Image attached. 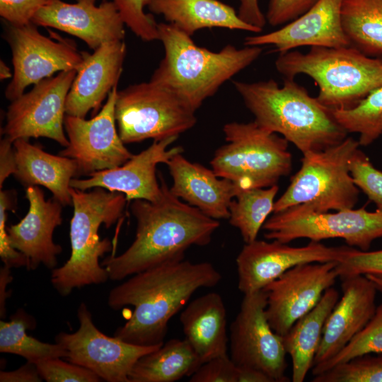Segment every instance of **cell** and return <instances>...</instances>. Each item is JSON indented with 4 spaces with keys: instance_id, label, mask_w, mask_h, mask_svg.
Returning a JSON list of instances; mask_svg holds the SVG:
<instances>
[{
    "instance_id": "cell-1",
    "label": "cell",
    "mask_w": 382,
    "mask_h": 382,
    "mask_svg": "<svg viewBox=\"0 0 382 382\" xmlns=\"http://www.w3.org/2000/svg\"><path fill=\"white\" fill-rule=\"evenodd\" d=\"M222 277L210 262L181 259L133 274L109 293L113 310L134 306L129 320L114 336L140 346L163 343L170 320L201 288L217 285Z\"/></svg>"
},
{
    "instance_id": "cell-2",
    "label": "cell",
    "mask_w": 382,
    "mask_h": 382,
    "mask_svg": "<svg viewBox=\"0 0 382 382\" xmlns=\"http://www.w3.org/2000/svg\"><path fill=\"white\" fill-rule=\"evenodd\" d=\"M161 197L156 202L134 199L130 210L137 221L135 238L122 254L105 258L109 279L120 281L161 264L185 258L192 245H208L219 220L174 196L161 173Z\"/></svg>"
},
{
    "instance_id": "cell-3",
    "label": "cell",
    "mask_w": 382,
    "mask_h": 382,
    "mask_svg": "<svg viewBox=\"0 0 382 382\" xmlns=\"http://www.w3.org/2000/svg\"><path fill=\"white\" fill-rule=\"evenodd\" d=\"M233 83L254 121L282 135L303 154L323 151L347 137L332 110L294 79H285L282 86L273 79Z\"/></svg>"
},
{
    "instance_id": "cell-4",
    "label": "cell",
    "mask_w": 382,
    "mask_h": 382,
    "mask_svg": "<svg viewBox=\"0 0 382 382\" xmlns=\"http://www.w3.org/2000/svg\"><path fill=\"white\" fill-rule=\"evenodd\" d=\"M158 30L165 54L150 80L172 91L195 112L262 52L260 46L232 45L213 52L197 45L191 36L172 24L158 23Z\"/></svg>"
},
{
    "instance_id": "cell-5",
    "label": "cell",
    "mask_w": 382,
    "mask_h": 382,
    "mask_svg": "<svg viewBox=\"0 0 382 382\" xmlns=\"http://www.w3.org/2000/svg\"><path fill=\"white\" fill-rule=\"evenodd\" d=\"M88 191L71 187L74 207L70 221L71 255L61 267L52 270L51 283L63 296L74 289L107 282V270L99 262L104 254L112 250L108 238L100 239V226L110 228L120 219L127 199L123 193L101 187Z\"/></svg>"
},
{
    "instance_id": "cell-6",
    "label": "cell",
    "mask_w": 382,
    "mask_h": 382,
    "mask_svg": "<svg viewBox=\"0 0 382 382\" xmlns=\"http://www.w3.org/2000/svg\"><path fill=\"white\" fill-rule=\"evenodd\" d=\"M275 68L285 79L298 74L312 78L319 88L316 98L332 111L352 109L382 87V57L366 56L351 46L281 53Z\"/></svg>"
},
{
    "instance_id": "cell-7",
    "label": "cell",
    "mask_w": 382,
    "mask_h": 382,
    "mask_svg": "<svg viewBox=\"0 0 382 382\" xmlns=\"http://www.w3.org/2000/svg\"><path fill=\"white\" fill-rule=\"evenodd\" d=\"M226 143L210 161L215 174L231 180L238 191L278 185L292 170L289 141L255 121L224 125Z\"/></svg>"
},
{
    "instance_id": "cell-8",
    "label": "cell",
    "mask_w": 382,
    "mask_h": 382,
    "mask_svg": "<svg viewBox=\"0 0 382 382\" xmlns=\"http://www.w3.org/2000/svg\"><path fill=\"white\" fill-rule=\"evenodd\" d=\"M359 146L358 140L347 137L323 151L303 154L300 169L275 201L272 214L299 204L320 212L354 208L360 190L351 175L350 163Z\"/></svg>"
},
{
    "instance_id": "cell-9",
    "label": "cell",
    "mask_w": 382,
    "mask_h": 382,
    "mask_svg": "<svg viewBox=\"0 0 382 382\" xmlns=\"http://www.w3.org/2000/svg\"><path fill=\"white\" fill-rule=\"evenodd\" d=\"M115 115L124 144L179 137L197 123L195 111L172 91L151 80L118 91Z\"/></svg>"
},
{
    "instance_id": "cell-10",
    "label": "cell",
    "mask_w": 382,
    "mask_h": 382,
    "mask_svg": "<svg viewBox=\"0 0 382 382\" xmlns=\"http://www.w3.org/2000/svg\"><path fill=\"white\" fill-rule=\"evenodd\" d=\"M262 229L266 239L284 243L299 238L316 242L342 238L349 246L367 251L374 241L382 238V210L361 207L320 212L299 204L273 213Z\"/></svg>"
},
{
    "instance_id": "cell-11",
    "label": "cell",
    "mask_w": 382,
    "mask_h": 382,
    "mask_svg": "<svg viewBox=\"0 0 382 382\" xmlns=\"http://www.w3.org/2000/svg\"><path fill=\"white\" fill-rule=\"evenodd\" d=\"M52 33V37L41 34L33 23L6 27L4 36L11 50L13 67L12 79L5 90L8 100L55 73L77 71L81 66L83 52L79 51L75 42Z\"/></svg>"
},
{
    "instance_id": "cell-12",
    "label": "cell",
    "mask_w": 382,
    "mask_h": 382,
    "mask_svg": "<svg viewBox=\"0 0 382 382\" xmlns=\"http://www.w3.org/2000/svg\"><path fill=\"white\" fill-rule=\"evenodd\" d=\"M76 74V70L59 72L11 101L1 129L4 137L12 142L18 139L45 137L66 147V100Z\"/></svg>"
},
{
    "instance_id": "cell-13",
    "label": "cell",
    "mask_w": 382,
    "mask_h": 382,
    "mask_svg": "<svg viewBox=\"0 0 382 382\" xmlns=\"http://www.w3.org/2000/svg\"><path fill=\"white\" fill-rule=\"evenodd\" d=\"M266 306L267 296L263 289L244 294L240 310L231 325L230 358L237 366L265 373L273 382H287V354L282 336L269 324Z\"/></svg>"
},
{
    "instance_id": "cell-14",
    "label": "cell",
    "mask_w": 382,
    "mask_h": 382,
    "mask_svg": "<svg viewBox=\"0 0 382 382\" xmlns=\"http://www.w3.org/2000/svg\"><path fill=\"white\" fill-rule=\"evenodd\" d=\"M77 317L79 329L58 333L55 342L67 351L69 361L91 370L108 382H129V375L137 360L163 344L140 346L105 335L95 325L83 302L78 308Z\"/></svg>"
},
{
    "instance_id": "cell-15",
    "label": "cell",
    "mask_w": 382,
    "mask_h": 382,
    "mask_svg": "<svg viewBox=\"0 0 382 382\" xmlns=\"http://www.w3.org/2000/svg\"><path fill=\"white\" fill-rule=\"evenodd\" d=\"M117 92L116 86L99 112L90 120L65 115L64 125L69 145L59 155L75 160L79 175L117 168L134 155L125 146L116 127Z\"/></svg>"
},
{
    "instance_id": "cell-16",
    "label": "cell",
    "mask_w": 382,
    "mask_h": 382,
    "mask_svg": "<svg viewBox=\"0 0 382 382\" xmlns=\"http://www.w3.org/2000/svg\"><path fill=\"white\" fill-rule=\"evenodd\" d=\"M353 247L326 246L312 241L306 245L293 247L276 240H257L245 243L236 262L238 287L247 294L263 289L289 269L301 264L341 262Z\"/></svg>"
},
{
    "instance_id": "cell-17",
    "label": "cell",
    "mask_w": 382,
    "mask_h": 382,
    "mask_svg": "<svg viewBox=\"0 0 382 382\" xmlns=\"http://www.w3.org/2000/svg\"><path fill=\"white\" fill-rule=\"evenodd\" d=\"M338 262L298 265L270 283L265 313L272 329L284 336L293 324L313 308L339 274Z\"/></svg>"
},
{
    "instance_id": "cell-18",
    "label": "cell",
    "mask_w": 382,
    "mask_h": 382,
    "mask_svg": "<svg viewBox=\"0 0 382 382\" xmlns=\"http://www.w3.org/2000/svg\"><path fill=\"white\" fill-rule=\"evenodd\" d=\"M178 138L172 137L154 141L150 146L133 155L122 166L93 172L86 179L74 178L70 186L81 190L101 187L121 192L127 201L138 199L158 201L162 196L163 189L157 178L156 166L161 163L166 164L172 156L183 152L181 146L168 149Z\"/></svg>"
},
{
    "instance_id": "cell-19",
    "label": "cell",
    "mask_w": 382,
    "mask_h": 382,
    "mask_svg": "<svg viewBox=\"0 0 382 382\" xmlns=\"http://www.w3.org/2000/svg\"><path fill=\"white\" fill-rule=\"evenodd\" d=\"M76 1L69 4L51 0L35 14L32 23L74 35L93 50L105 42L124 40L125 25L112 1H103L99 6Z\"/></svg>"
},
{
    "instance_id": "cell-20",
    "label": "cell",
    "mask_w": 382,
    "mask_h": 382,
    "mask_svg": "<svg viewBox=\"0 0 382 382\" xmlns=\"http://www.w3.org/2000/svg\"><path fill=\"white\" fill-rule=\"evenodd\" d=\"M341 279L342 295L325 322L313 366L329 360L340 352L363 329L376 311L378 290L367 277L357 274Z\"/></svg>"
},
{
    "instance_id": "cell-21",
    "label": "cell",
    "mask_w": 382,
    "mask_h": 382,
    "mask_svg": "<svg viewBox=\"0 0 382 382\" xmlns=\"http://www.w3.org/2000/svg\"><path fill=\"white\" fill-rule=\"evenodd\" d=\"M25 198L29 202L28 213L18 224L6 228L10 243L28 259L29 270L40 264L53 270L62 251L54 242L53 233L62 223L63 205L54 198L46 200L37 186L26 187Z\"/></svg>"
},
{
    "instance_id": "cell-22",
    "label": "cell",
    "mask_w": 382,
    "mask_h": 382,
    "mask_svg": "<svg viewBox=\"0 0 382 382\" xmlns=\"http://www.w3.org/2000/svg\"><path fill=\"white\" fill-rule=\"evenodd\" d=\"M343 1L319 0L303 15L281 28L262 35L246 37L244 45H273L280 54L302 46H350L342 25Z\"/></svg>"
},
{
    "instance_id": "cell-23",
    "label": "cell",
    "mask_w": 382,
    "mask_h": 382,
    "mask_svg": "<svg viewBox=\"0 0 382 382\" xmlns=\"http://www.w3.org/2000/svg\"><path fill=\"white\" fill-rule=\"evenodd\" d=\"M127 48L124 40L108 42L90 54L83 52V60L66 100V115L85 118L94 112L117 86Z\"/></svg>"
},
{
    "instance_id": "cell-24",
    "label": "cell",
    "mask_w": 382,
    "mask_h": 382,
    "mask_svg": "<svg viewBox=\"0 0 382 382\" xmlns=\"http://www.w3.org/2000/svg\"><path fill=\"white\" fill-rule=\"evenodd\" d=\"M166 164L173 179L169 189L174 196L212 219H228L229 205L238 192L231 180L188 161L182 153L172 156Z\"/></svg>"
},
{
    "instance_id": "cell-25",
    "label": "cell",
    "mask_w": 382,
    "mask_h": 382,
    "mask_svg": "<svg viewBox=\"0 0 382 382\" xmlns=\"http://www.w3.org/2000/svg\"><path fill=\"white\" fill-rule=\"evenodd\" d=\"M16 170L13 176L25 187L41 185L63 206L72 204L71 180L79 176L75 160L45 151L27 139L13 142Z\"/></svg>"
},
{
    "instance_id": "cell-26",
    "label": "cell",
    "mask_w": 382,
    "mask_h": 382,
    "mask_svg": "<svg viewBox=\"0 0 382 382\" xmlns=\"http://www.w3.org/2000/svg\"><path fill=\"white\" fill-rule=\"evenodd\" d=\"M226 309L221 295L209 292L190 301L180 321L185 339L202 364L226 355L228 347Z\"/></svg>"
},
{
    "instance_id": "cell-27",
    "label": "cell",
    "mask_w": 382,
    "mask_h": 382,
    "mask_svg": "<svg viewBox=\"0 0 382 382\" xmlns=\"http://www.w3.org/2000/svg\"><path fill=\"white\" fill-rule=\"evenodd\" d=\"M147 8L191 37L201 29L211 28L255 33L262 30L242 21L233 7L218 0H149Z\"/></svg>"
},
{
    "instance_id": "cell-28",
    "label": "cell",
    "mask_w": 382,
    "mask_h": 382,
    "mask_svg": "<svg viewBox=\"0 0 382 382\" xmlns=\"http://www.w3.org/2000/svg\"><path fill=\"white\" fill-rule=\"evenodd\" d=\"M339 298L337 289L332 286L326 289L316 306L282 337L286 352L291 359L293 382H303L312 369L324 325Z\"/></svg>"
},
{
    "instance_id": "cell-29",
    "label": "cell",
    "mask_w": 382,
    "mask_h": 382,
    "mask_svg": "<svg viewBox=\"0 0 382 382\" xmlns=\"http://www.w3.org/2000/svg\"><path fill=\"white\" fill-rule=\"evenodd\" d=\"M202 365L185 338L170 339L139 358L129 375V382H174L190 376Z\"/></svg>"
},
{
    "instance_id": "cell-30",
    "label": "cell",
    "mask_w": 382,
    "mask_h": 382,
    "mask_svg": "<svg viewBox=\"0 0 382 382\" xmlns=\"http://www.w3.org/2000/svg\"><path fill=\"white\" fill-rule=\"evenodd\" d=\"M341 19L351 47L369 57H382V0H344Z\"/></svg>"
},
{
    "instance_id": "cell-31",
    "label": "cell",
    "mask_w": 382,
    "mask_h": 382,
    "mask_svg": "<svg viewBox=\"0 0 382 382\" xmlns=\"http://www.w3.org/2000/svg\"><path fill=\"white\" fill-rule=\"evenodd\" d=\"M36 321L23 309H18L9 321H0V352L21 356L34 364L50 358H66L67 351L59 344L40 341L28 335Z\"/></svg>"
},
{
    "instance_id": "cell-32",
    "label": "cell",
    "mask_w": 382,
    "mask_h": 382,
    "mask_svg": "<svg viewBox=\"0 0 382 382\" xmlns=\"http://www.w3.org/2000/svg\"><path fill=\"white\" fill-rule=\"evenodd\" d=\"M278 185L265 188L243 190L229 205V224L238 229L245 243L257 239L268 216L273 212Z\"/></svg>"
},
{
    "instance_id": "cell-33",
    "label": "cell",
    "mask_w": 382,
    "mask_h": 382,
    "mask_svg": "<svg viewBox=\"0 0 382 382\" xmlns=\"http://www.w3.org/2000/svg\"><path fill=\"white\" fill-rule=\"evenodd\" d=\"M332 112L347 133L359 134L360 146H369L382 134V87L371 91L352 109Z\"/></svg>"
},
{
    "instance_id": "cell-34",
    "label": "cell",
    "mask_w": 382,
    "mask_h": 382,
    "mask_svg": "<svg viewBox=\"0 0 382 382\" xmlns=\"http://www.w3.org/2000/svg\"><path fill=\"white\" fill-rule=\"evenodd\" d=\"M382 354V302L367 323L352 340L329 360L313 366V376L320 374L335 366L367 354Z\"/></svg>"
},
{
    "instance_id": "cell-35",
    "label": "cell",
    "mask_w": 382,
    "mask_h": 382,
    "mask_svg": "<svg viewBox=\"0 0 382 382\" xmlns=\"http://www.w3.org/2000/svg\"><path fill=\"white\" fill-rule=\"evenodd\" d=\"M313 382H382V354H364L314 376Z\"/></svg>"
},
{
    "instance_id": "cell-36",
    "label": "cell",
    "mask_w": 382,
    "mask_h": 382,
    "mask_svg": "<svg viewBox=\"0 0 382 382\" xmlns=\"http://www.w3.org/2000/svg\"><path fill=\"white\" fill-rule=\"evenodd\" d=\"M126 26L145 42L158 40V23L151 13H146L144 7L149 0H112Z\"/></svg>"
},
{
    "instance_id": "cell-37",
    "label": "cell",
    "mask_w": 382,
    "mask_h": 382,
    "mask_svg": "<svg viewBox=\"0 0 382 382\" xmlns=\"http://www.w3.org/2000/svg\"><path fill=\"white\" fill-rule=\"evenodd\" d=\"M353 180L377 209L382 210V172L373 166L369 157L359 149L350 163Z\"/></svg>"
},
{
    "instance_id": "cell-38",
    "label": "cell",
    "mask_w": 382,
    "mask_h": 382,
    "mask_svg": "<svg viewBox=\"0 0 382 382\" xmlns=\"http://www.w3.org/2000/svg\"><path fill=\"white\" fill-rule=\"evenodd\" d=\"M37 371L47 382H98L101 378L91 370L61 358H50L35 363Z\"/></svg>"
},
{
    "instance_id": "cell-39",
    "label": "cell",
    "mask_w": 382,
    "mask_h": 382,
    "mask_svg": "<svg viewBox=\"0 0 382 382\" xmlns=\"http://www.w3.org/2000/svg\"><path fill=\"white\" fill-rule=\"evenodd\" d=\"M339 277L377 274H382V250L363 251L353 248L345 259L338 262Z\"/></svg>"
},
{
    "instance_id": "cell-40",
    "label": "cell",
    "mask_w": 382,
    "mask_h": 382,
    "mask_svg": "<svg viewBox=\"0 0 382 382\" xmlns=\"http://www.w3.org/2000/svg\"><path fill=\"white\" fill-rule=\"evenodd\" d=\"M13 196L8 190L0 191V257L4 265L9 267H25L29 270V260L13 248L9 241L6 221L7 210L13 207Z\"/></svg>"
},
{
    "instance_id": "cell-41",
    "label": "cell",
    "mask_w": 382,
    "mask_h": 382,
    "mask_svg": "<svg viewBox=\"0 0 382 382\" xmlns=\"http://www.w3.org/2000/svg\"><path fill=\"white\" fill-rule=\"evenodd\" d=\"M238 366L226 354L203 363L190 382H237Z\"/></svg>"
},
{
    "instance_id": "cell-42",
    "label": "cell",
    "mask_w": 382,
    "mask_h": 382,
    "mask_svg": "<svg viewBox=\"0 0 382 382\" xmlns=\"http://www.w3.org/2000/svg\"><path fill=\"white\" fill-rule=\"evenodd\" d=\"M51 0H0V16L8 24L21 26L32 23L35 14Z\"/></svg>"
},
{
    "instance_id": "cell-43",
    "label": "cell",
    "mask_w": 382,
    "mask_h": 382,
    "mask_svg": "<svg viewBox=\"0 0 382 382\" xmlns=\"http://www.w3.org/2000/svg\"><path fill=\"white\" fill-rule=\"evenodd\" d=\"M319 0H269L265 18L274 27L286 24L309 10Z\"/></svg>"
},
{
    "instance_id": "cell-44",
    "label": "cell",
    "mask_w": 382,
    "mask_h": 382,
    "mask_svg": "<svg viewBox=\"0 0 382 382\" xmlns=\"http://www.w3.org/2000/svg\"><path fill=\"white\" fill-rule=\"evenodd\" d=\"M41 378L35 364L27 361L26 364L21 366L18 369L0 372L1 382H40L42 381Z\"/></svg>"
},
{
    "instance_id": "cell-45",
    "label": "cell",
    "mask_w": 382,
    "mask_h": 382,
    "mask_svg": "<svg viewBox=\"0 0 382 382\" xmlns=\"http://www.w3.org/2000/svg\"><path fill=\"white\" fill-rule=\"evenodd\" d=\"M16 170V164L13 148V142L3 137L0 143V187L6 179L13 175Z\"/></svg>"
},
{
    "instance_id": "cell-46",
    "label": "cell",
    "mask_w": 382,
    "mask_h": 382,
    "mask_svg": "<svg viewBox=\"0 0 382 382\" xmlns=\"http://www.w3.org/2000/svg\"><path fill=\"white\" fill-rule=\"evenodd\" d=\"M238 15L244 22L263 29L267 20L261 11L258 0H239Z\"/></svg>"
},
{
    "instance_id": "cell-47",
    "label": "cell",
    "mask_w": 382,
    "mask_h": 382,
    "mask_svg": "<svg viewBox=\"0 0 382 382\" xmlns=\"http://www.w3.org/2000/svg\"><path fill=\"white\" fill-rule=\"evenodd\" d=\"M12 279L11 267L4 265L0 269V316L1 318H4L6 316V301L10 296L6 289Z\"/></svg>"
},
{
    "instance_id": "cell-48",
    "label": "cell",
    "mask_w": 382,
    "mask_h": 382,
    "mask_svg": "<svg viewBox=\"0 0 382 382\" xmlns=\"http://www.w3.org/2000/svg\"><path fill=\"white\" fill-rule=\"evenodd\" d=\"M238 366L237 382H273L265 373L249 367Z\"/></svg>"
},
{
    "instance_id": "cell-49",
    "label": "cell",
    "mask_w": 382,
    "mask_h": 382,
    "mask_svg": "<svg viewBox=\"0 0 382 382\" xmlns=\"http://www.w3.org/2000/svg\"><path fill=\"white\" fill-rule=\"evenodd\" d=\"M13 77V74L10 68L6 64L1 60L0 61V79L1 80H5Z\"/></svg>"
},
{
    "instance_id": "cell-50",
    "label": "cell",
    "mask_w": 382,
    "mask_h": 382,
    "mask_svg": "<svg viewBox=\"0 0 382 382\" xmlns=\"http://www.w3.org/2000/svg\"><path fill=\"white\" fill-rule=\"evenodd\" d=\"M365 276L374 284L378 291L382 292V274H367Z\"/></svg>"
},
{
    "instance_id": "cell-51",
    "label": "cell",
    "mask_w": 382,
    "mask_h": 382,
    "mask_svg": "<svg viewBox=\"0 0 382 382\" xmlns=\"http://www.w3.org/2000/svg\"><path fill=\"white\" fill-rule=\"evenodd\" d=\"M83 1L89 2V3H92V4H95V1H96V0H83Z\"/></svg>"
}]
</instances>
